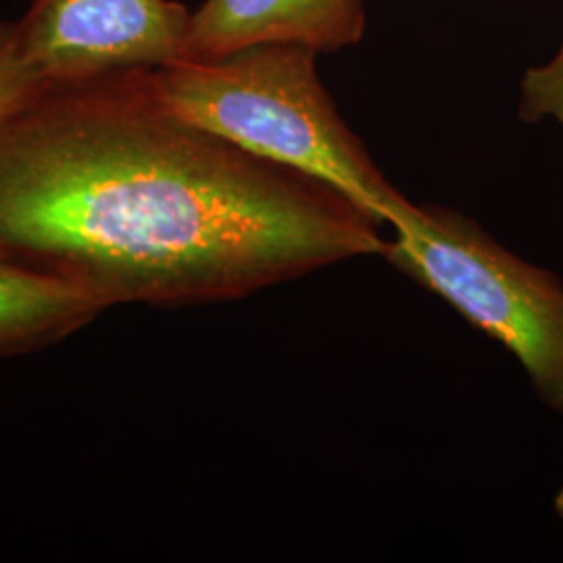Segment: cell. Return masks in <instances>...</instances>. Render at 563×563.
Instances as JSON below:
<instances>
[{
	"instance_id": "277c9868",
	"label": "cell",
	"mask_w": 563,
	"mask_h": 563,
	"mask_svg": "<svg viewBox=\"0 0 563 563\" xmlns=\"http://www.w3.org/2000/svg\"><path fill=\"white\" fill-rule=\"evenodd\" d=\"M190 15L174 0H30L15 23L38 78L74 84L178 63Z\"/></svg>"
},
{
	"instance_id": "6da1fadb",
	"label": "cell",
	"mask_w": 563,
	"mask_h": 563,
	"mask_svg": "<svg viewBox=\"0 0 563 563\" xmlns=\"http://www.w3.org/2000/svg\"><path fill=\"white\" fill-rule=\"evenodd\" d=\"M384 242L334 186L169 113L146 71L46 84L0 118V257L102 311L236 301Z\"/></svg>"
},
{
	"instance_id": "52a82bcc",
	"label": "cell",
	"mask_w": 563,
	"mask_h": 563,
	"mask_svg": "<svg viewBox=\"0 0 563 563\" xmlns=\"http://www.w3.org/2000/svg\"><path fill=\"white\" fill-rule=\"evenodd\" d=\"M520 118L530 123L553 120L563 125V41L553 59L526 71L520 86Z\"/></svg>"
},
{
	"instance_id": "7a4b0ae2",
	"label": "cell",
	"mask_w": 563,
	"mask_h": 563,
	"mask_svg": "<svg viewBox=\"0 0 563 563\" xmlns=\"http://www.w3.org/2000/svg\"><path fill=\"white\" fill-rule=\"evenodd\" d=\"M316 55L301 44H257L151 69L146 84L176 118L325 181L388 223L409 201L344 125L316 74Z\"/></svg>"
},
{
	"instance_id": "3957f363",
	"label": "cell",
	"mask_w": 563,
	"mask_h": 563,
	"mask_svg": "<svg viewBox=\"0 0 563 563\" xmlns=\"http://www.w3.org/2000/svg\"><path fill=\"white\" fill-rule=\"evenodd\" d=\"M383 257L457 309L520 362L537 397L563 413V284L443 207L407 202Z\"/></svg>"
},
{
	"instance_id": "5b68a950",
	"label": "cell",
	"mask_w": 563,
	"mask_h": 563,
	"mask_svg": "<svg viewBox=\"0 0 563 563\" xmlns=\"http://www.w3.org/2000/svg\"><path fill=\"white\" fill-rule=\"evenodd\" d=\"M362 0H205L190 15L184 59H216L257 44L339 51L363 34Z\"/></svg>"
},
{
	"instance_id": "ba28073f",
	"label": "cell",
	"mask_w": 563,
	"mask_h": 563,
	"mask_svg": "<svg viewBox=\"0 0 563 563\" xmlns=\"http://www.w3.org/2000/svg\"><path fill=\"white\" fill-rule=\"evenodd\" d=\"M42 86L38 74L23 59L15 21H0V118L36 95Z\"/></svg>"
},
{
	"instance_id": "9c48e42d",
	"label": "cell",
	"mask_w": 563,
	"mask_h": 563,
	"mask_svg": "<svg viewBox=\"0 0 563 563\" xmlns=\"http://www.w3.org/2000/svg\"><path fill=\"white\" fill-rule=\"evenodd\" d=\"M553 507H555V514L560 516L563 520V486L560 488V493L555 495V501H553Z\"/></svg>"
},
{
	"instance_id": "8992f818",
	"label": "cell",
	"mask_w": 563,
	"mask_h": 563,
	"mask_svg": "<svg viewBox=\"0 0 563 563\" xmlns=\"http://www.w3.org/2000/svg\"><path fill=\"white\" fill-rule=\"evenodd\" d=\"M101 313L78 290L0 257V362L67 341Z\"/></svg>"
}]
</instances>
